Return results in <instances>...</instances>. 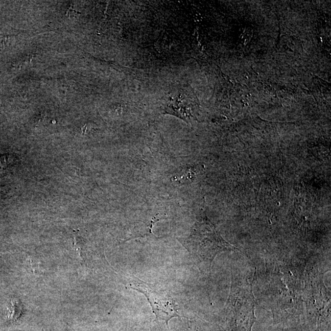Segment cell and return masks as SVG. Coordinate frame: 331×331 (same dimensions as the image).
I'll return each mask as SVG.
<instances>
[{"mask_svg":"<svg viewBox=\"0 0 331 331\" xmlns=\"http://www.w3.org/2000/svg\"><path fill=\"white\" fill-rule=\"evenodd\" d=\"M128 286L145 296L158 320L164 321L168 325L171 319L180 317L176 301L168 291L158 284L148 283L131 276L128 280Z\"/></svg>","mask_w":331,"mask_h":331,"instance_id":"3","label":"cell"},{"mask_svg":"<svg viewBox=\"0 0 331 331\" xmlns=\"http://www.w3.org/2000/svg\"><path fill=\"white\" fill-rule=\"evenodd\" d=\"M186 94L183 90L179 89L169 94L165 101L163 108V113L171 114L178 117L180 118L187 121L191 114L189 108L187 107Z\"/></svg>","mask_w":331,"mask_h":331,"instance_id":"4","label":"cell"},{"mask_svg":"<svg viewBox=\"0 0 331 331\" xmlns=\"http://www.w3.org/2000/svg\"><path fill=\"white\" fill-rule=\"evenodd\" d=\"M23 308L21 303H19L18 301L14 300L12 301L10 312L9 313V320L11 321H16L18 320L19 316L21 315Z\"/></svg>","mask_w":331,"mask_h":331,"instance_id":"5","label":"cell"},{"mask_svg":"<svg viewBox=\"0 0 331 331\" xmlns=\"http://www.w3.org/2000/svg\"></svg>","mask_w":331,"mask_h":331,"instance_id":"6","label":"cell"},{"mask_svg":"<svg viewBox=\"0 0 331 331\" xmlns=\"http://www.w3.org/2000/svg\"><path fill=\"white\" fill-rule=\"evenodd\" d=\"M197 265L211 274L213 260L223 252L237 251V248L226 242L206 216L194 223L189 235L179 239Z\"/></svg>","mask_w":331,"mask_h":331,"instance_id":"1","label":"cell"},{"mask_svg":"<svg viewBox=\"0 0 331 331\" xmlns=\"http://www.w3.org/2000/svg\"><path fill=\"white\" fill-rule=\"evenodd\" d=\"M225 331H252L256 321L251 282L233 274L230 294L222 311Z\"/></svg>","mask_w":331,"mask_h":331,"instance_id":"2","label":"cell"}]
</instances>
